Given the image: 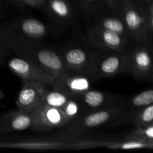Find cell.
<instances>
[{
	"instance_id": "1",
	"label": "cell",
	"mask_w": 153,
	"mask_h": 153,
	"mask_svg": "<svg viewBox=\"0 0 153 153\" xmlns=\"http://www.w3.org/2000/svg\"><path fill=\"white\" fill-rule=\"evenodd\" d=\"M49 33L47 25L34 18H18L0 26V42L9 49L13 46L38 43Z\"/></svg>"
},
{
	"instance_id": "9",
	"label": "cell",
	"mask_w": 153,
	"mask_h": 153,
	"mask_svg": "<svg viewBox=\"0 0 153 153\" xmlns=\"http://www.w3.org/2000/svg\"><path fill=\"white\" fill-rule=\"evenodd\" d=\"M33 123L31 129L35 131H49L53 128L65 126L68 120L61 108L42 104L31 111Z\"/></svg>"
},
{
	"instance_id": "14",
	"label": "cell",
	"mask_w": 153,
	"mask_h": 153,
	"mask_svg": "<svg viewBox=\"0 0 153 153\" xmlns=\"http://www.w3.org/2000/svg\"><path fill=\"white\" fill-rule=\"evenodd\" d=\"M32 123L31 112L23 111L19 109L12 111L0 117V134L31 129Z\"/></svg>"
},
{
	"instance_id": "22",
	"label": "cell",
	"mask_w": 153,
	"mask_h": 153,
	"mask_svg": "<svg viewBox=\"0 0 153 153\" xmlns=\"http://www.w3.org/2000/svg\"><path fill=\"white\" fill-rule=\"evenodd\" d=\"M105 146L115 149H152L153 143H143L134 140L126 139L123 141L107 142Z\"/></svg>"
},
{
	"instance_id": "28",
	"label": "cell",
	"mask_w": 153,
	"mask_h": 153,
	"mask_svg": "<svg viewBox=\"0 0 153 153\" xmlns=\"http://www.w3.org/2000/svg\"><path fill=\"white\" fill-rule=\"evenodd\" d=\"M135 1H146L148 0H135Z\"/></svg>"
},
{
	"instance_id": "5",
	"label": "cell",
	"mask_w": 153,
	"mask_h": 153,
	"mask_svg": "<svg viewBox=\"0 0 153 153\" xmlns=\"http://www.w3.org/2000/svg\"><path fill=\"white\" fill-rule=\"evenodd\" d=\"M125 111L124 102L87 112L82 117L69 123L66 131L69 137H76L86 133L103 124L108 123L123 113Z\"/></svg>"
},
{
	"instance_id": "4",
	"label": "cell",
	"mask_w": 153,
	"mask_h": 153,
	"mask_svg": "<svg viewBox=\"0 0 153 153\" xmlns=\"http://www.w3.org/2000/svg\"><path fill=\"white\" fill-rule=\"evenodd\" d=\"M9 49L17 56L26 58L52 73L58 75L67 70L59 53L46 47L40 42L19 45Z\"/></svg>"
},
{
	"instance_id": "3",
	"label": "cell",
	"mask_w": 153,
	"mask_h": 153,
	"mask_svg": "<svg viewBox=\"0 0 153 153\" xmlns=\"http://www.w3.org/2000/svg\"><path fill=\"white\" fill-rule=\"evenodd\" d=\"M128 47L121 50H104L101 53L95 52L88 76L91 79L97 80L112 77L120 73H128Z\"/></svg>"
},
{
	"instance_id": "29",
	"label": "cell",
	"mask_w": 153,
	"mask_h": 153,
	"mask_svg": "<svg viewBox=\"0 0 153 153\" xmlns=\"http://www.w3.org/2000/svg\"><path fill=\"white\" fill-rule=\"evenodd\" d=\"M0 13H1V10H0Z\"/></svg>"
},
{
	"instance_id": "17",
	"label": "cell",
	"mask_w": 153,
	"mask_h": 153,
	"mask_svg": "<svg viewBox=\"0 0 153 153\" xmlns=\"http://www.w3.org/2000/svg\"><path fill=\"white\" fill-rule=\"evenodd\" d=\"M93 25L114 31L127 38L132 39L120 14L112 13L111 15H102L97 19Z\"/></svg>"
},
{
	"instance_id": "12",
	"label": "cell",
	"mask_w": 153,
	"mask_h": 153,
	"mask_svg": "<svg viewBox=\"0 0 153 153\" xmlns=\"http://www.w3.org/2000/svg\"><path fill=\"white\" fill-rule=\"evenodd\" d=\"M67 70L88 76L95 52L80 47H70L59 53Z\"/></svg>"
},
{
	"instance_id": "11",
	"label": "cell",
	"mask_w": 153,
	"mask_h": 153,
	"mask_svg": "<svg viewBox=\"0 0 153 153\" xmlns=\"http://www.w3.org/2000/svg\"><path fill=\"white\" fill-rule=\"evenodd\" d=\"M22 82L16 97V108L23 111L31 112L43 104V97L47 86L37 82Z\"/></svg>"
},
{
	"instance_id": "2",
	"label": "cell",
	"mask_w": 153,
	"mask_h": 153,
	"mask_svg": "<svg viewBox=\"0 0 153 153\" xmlns=\"http://www.w3.org/2000/svg\"><path fill=\"white\" fill-rule=\"evenodd\" d=\"M119 14L133 40L137 43L149 44L152 32L148 23L146 2L135 0H121Z\"/></svg>"
},
{
	"instance_id": "20",
	"label": "cell",
	"mask_w": 153,
	"mask_h": 153,
	"mask_svg": "<svg viewBox=\"0 0 153 153\" xmlns=\"http://www.w3.org/2000/svg\"><path fill=\"white\" fill-rule=\"evenodd\" d=\"M71 97L57 90L46 89L43 97V105L61 108Z\"/></svg>"
},
{
	"instance_id": "26",
	"label": "cell",
	"mask_w": 153,
	"mask_h": 153,
	"mask_svg": "<svg viewBox=\"0 0 153 153\" xmlns=\"http://www.w3.org/2000/svg\"><path fill=\"white\" fill-rule=\"evenodd\" d=\"M7 48L0 42V64H2L4 62V58L6 56V52H7Z\"/></svg>"
},
{
	"instance_id": "8",
	"label": "cell",
	"mask_w": 153,
	"mask_h": 153,
	"mask_svg": "<svg viewBox=\"0 0 153 153\" xmlns=\"http://www.w3.org/2000/svg\"><path fill=\"white\" fill-rule=\"evenodd\" d=\"M148 46V43H137V46H128L127 49L128 73L139 80L152 76V53Z\"/></svg>"
},
{
	"instance_id": "25",
	"label": "cell",
	"mask_w": 153,
	"mask_h": 153,
	"mask_svg": "<svg viewBox=\"0 0 153 153\" xmlns=\"http://www.w3.org/2000/svg\"><path fill=\"white\" fill-rule=\"evenodd\" d=\"M22 2L31 7H40L45 4V0H19Z\"/></svg>"
},
{
	"instance_id": "27",
	"label": "cell",
	"mask_w": 153,
	"mask_h": 153,
	"mask_svg": "<svg viewBox=\"0 0 153 153\" xmlns=\"http://www.w3.org/2000/svg\"><path fill=\"white\" fill-rule=\"evenodd\" d=\"M2 97H3V94L1 92H0V99H1Z\"/></svg>"
},
{
	"instance_id": "19",
	"label": "cell",
	"mask_w": 153,
	"mask_h": 153,
	"mask_svg": "<svg viewBox=\"0 0 153 153\" xmlns=\"http://www.w3.org/2000/svg\"><path fill=\"white\" fill-rule=\"evenodd\" d=\"M153 103V91L146 90L136 94L127 102H124L125 110H134L145 107Z\"/></svg>"
},
{
	"instance_id": "16",
	"label": "cell",
	"mask_w": 153,
	"mask_h": 153,
	"mask_svg": "<svg viewBox=\"0 0 153 153\" xmlns=\"http://www.w3.org/2000/svg\"><path fill=\"white\" fill-rule=\"evenodd\" d=\"M51 17L57 22L65 24L72 18V7L67 0H45Z\"/></svg>"
},
{
	"instance_id": "21",
	"label": "cell",
	"mask_w": 153,
	"mask_h": 153,
	"mask_svg": "<svg viewBox=\"0 0 153 153\" xmlns=\"http://www.w3.org/2000/svg\"><path fill=\"white\" fill-rule=\"evenodd\" d=\"M126 139L153 143V124L147 126L136 127L135 129L127 134Z\"/></svg>"
},
{
	"instance_id": "15",
	"label": "cell",
	"mask_w": 153,
	"mask_h": 153,
	"mask_svg": "<svg viewBox=\"0 0 153 153\" xmlns=\"http://www.w3.org/2000/svg\"><path fill=\"white\" fill-rule=\"evenodd\" d=\"M79 99L86 112L104 108L119 103L117 97L114 94L91 89L82 94Z\"/></svg>"
},
{
	"instance_id": "13",
	"label": "cell",
	"mask_w": 153,
	"mask_h": 153,
	"mask_svg": "<svg viewBox=\"0 0 153 153\" xmlns=\"http://www.w3.org/2000/svg\"><path fill=\"white\" fill-rule=\"evenodd\" d=\"M111 127L132 124L135 127L147 126L153 124V105L134 110H125L123 113L108 123Z\"/></svg>"
},
{
	"instance_id": "24",
	"label": "cell",
	"mask_w": 153,
	"mask_h": 153,
	"mask_svg": "<svg viewBox=\"0 0 153 153\" xmlns=\"http://www.w3.org/2000/svg\"><path fill=\"white\" fill-rule=\"evenodd\" d=\"M105 6H107L111 13L119 14L121 0H103Z\"/></svg>"
},
{
	"instance_id": "18",
	"label": "cell",
	"mask_w": 153,
	"mask_h": 153,
	"mask_svg": "<svg viewBox=\"0 0 153 153\" xmlns=\"http://www.w3.org/2000/svg\"><path fill=\"white\" fill-rule=\"evenodd\" d=\"M61 109L68 120L69 123L79 119L87 113L79 97L70 98Z\"/></svg>"
},
{
	"instance_id": "10",
	"label": "cell",
	"mask_w": 153,
	"mask_h": 153,
	"mask_svg": "<svg viewBox=\"0 0 153 153\" xmlns=\"http://www.w3.org/2000/svg\"><path fill=\"white\" fill-rule=\"evenodd\" d=\"M89 41L103 50H121L129 46L134 40L107 29L92 25L88 28Z\"/></svg>"
},
{
	"instance_id": "23",
	"label": "cell",
	"mask_w": 153,
	"mask_h": 153,
	"mask_svg": "<svg viewBox=\"0 0 153 153\" xmlns=\"http://www.w3.org/2000/svg\"><path fill=\"white\" fill-rule=\"evenodd\" d=\"M85 12L91 14L100 13L105 6L103 0H76Z\"/></svg>"
},
{
	"instance_id": "6",
	"label": "cell",
	"mask_w": 153,
	"mask_h": 153,
	"mask_svg": "<svg viewBox=\"0 0 153 153\" xmlns=\"http://www.w3.org/2000/svg\"><path fill=\"white\" fill-rule=\"evenodd\" d=\"M8 68L22 81L37 82L49 86L58 76L20 56L13 57L7 63Z\"/></svg>"
},
{
	"instance_id": "7",
	"label": "cell",
	"mask_w": 153,
	"mask_h": 153,
	"mask_svg": "<svg viewBox=\"0 0 153 153\" xmlns=\"http://www.w3.org/2000/svg\"><path fill=\"white\" fill-rule=\"evenodd\" d=\"M91 78L87 75L67 69L58 74L51 86L52 89L61 91L72 98H76L91 89Z\"/></svg>"
}]
</instances>
